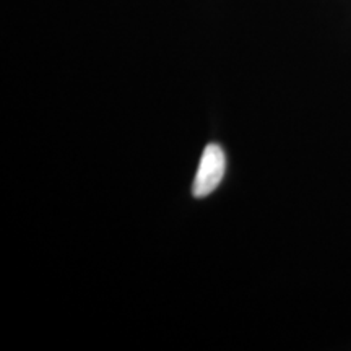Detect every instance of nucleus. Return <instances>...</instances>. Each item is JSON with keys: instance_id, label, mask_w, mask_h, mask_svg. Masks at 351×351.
Segmentation results:
<instances>
[{"instance_id": "nucleus-1", "label": "nucleus", "mask_w": 351, "mask_h": 351, "mask_svg": "<svg viewBox=\"0 0 351 351\" xmlns=\"http://www.w3.org/2000/svg\"><path fill=\"white\" fill-rule=\"evenodd\" d=\"M226 173V156L223 148L217 143H210L202 153L199 169H197L192 194L195 199H205L218 189Z\"/></svg>"}]
</instances>
